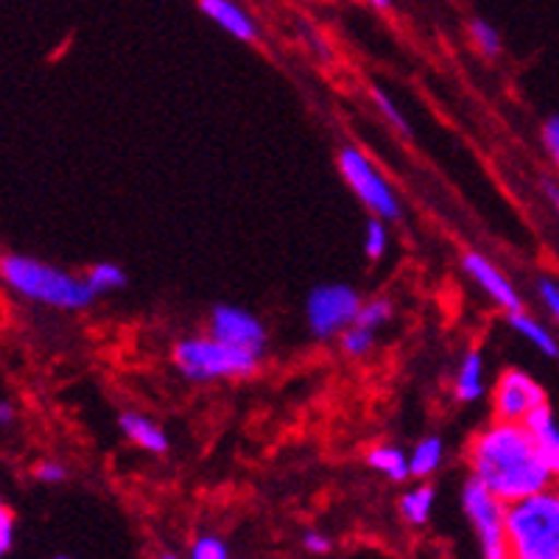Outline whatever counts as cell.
Here are the masks:
<instances>
[{
  "label": "cell",
  "instance_id": "52a82bcc",
  "mask_svg": "<svg viewBox=\"0 0 559 559\" xmlns=\"http://www.w3.org/2000/svg\"><path fill=\"white\" fill-rule=\"evenodd\" d=\"M361 294L347 283H322L311 288L306 299V324L317 342L342 336L349 324H356L361 311Z\"/></svg>",
  "mask_w": 559,
  "mask_h": 559
},
{
  "label": "cell",
  "instance_id": "7402d4cb",
  "mask_svg": "<svg viewBox=\"0 0 559 559\" xmlns=\"http://www.w3.org/2000/svg\"><path fill=\"white\" fill-rule=\"evenodd\" d=\"M386 249H389L386 222L378 216H369L367 229H364V252H367L369 261H383Z\"/></svg>",
  "mask_w": 559,
  "mask_h": 559
},
{
  "label": "cell",
  "instance_id": "f1b7e54d",
  "mask_svg": "<svg viewBox=\"0 0 559 559\" xmlns=\"http://www.w3.org/2000/svg\"><path fill=\"white\" fill-rule=\"evenodd\" d=\"M34 476H37V481L43 484H62L64 478H68V467L59 462H39Z\"/></svg>",
  "mask_w": 559,
  "mask_h": 559
},
{
  "label": "cell",
  "instance_id": "ba28073f",
  "mask_svg": "<svg viewBox=\"0 0 559 559\" xmlns=\"http://www.w3.org/2000/svg\"><path fill=\"white\" fill-rule=\"evenodd\" d=\"M543 403H548L546 389L518 367L501 372L496 389H492V412H496L492 417L503 419V423H526L528 414L540 408Z\"/></svg>",
  "mask_w": 559,
  "mask_h": 559
},
{
  "label": "cell",
  "instance_id": "d590c367",
  "mask_svg": "<svg viewBox=\"0 0 559 559\" xmlns=\"http://www.w3.org/2000/svg\"><path fill=\"white\" fill-rule=\"evenodd\" d=\"M53 559H70V557H62V554H59V557H53Z\"/></svg>",
  "mask_w": 559,
  "mask_h": 559
},
{
  "label": "cell",
  "instance_id": "484cf974",
  "mask_svg": "<svg viewBox=\"0 0 559 559\" xmlns=\"http://www.w3.org/2000/svg\"><path fill=\"white\" fill-rule=\"evenodd\" d=\"M302 548L308 554H313V557H328L333 551V540L324 532H319V528H308L302 534Z\"/></svg>",
  "mask_w": 559,
  "mask_h": 559
},
{
  "label": "cell",
  "instance_id": "1f68e13d",
  "mask_svg": "<svg viewBox=\"0 0 559 559\" xmlns=\"http://www.w3.org/2000/svg\"><path fill=\"white\" fill-rule=\"evenodd\" d=\"M543 191H546L548 202L554 204V210H557V216H559V185L551 182V179H543Z\"/></svg>",
  "mask_w": 559,
  "mask_h": 559
},
{
  "label": "cell",
  "instance_id": "e575fe53",
  "mask_svg": "<svg viewBox=\"0 0 559 559\" xmlns=\"http://www.w3.org/2000/svg\"><path fill=\"white\" fill-rule=\"evenodd\" d=\"M3 515H9V509H7V503L0 501V518H3Z\"/></svg>",
  "mask_w": 559,
  "mask_h": 559
},
{
  "label": "cell",
  "instance_id": "4316f807",
  "mask_svg": "<svg viewBox=\"0 0 559 559\" xmlns=\"http://www.w3.org/2000/svg\"><path fill=\"white\" fill-rule=\"evenodd\" d=\"M537 294H540V299L546 302L548 313L554 317V322L559 324V283L554 277H540V283H537Z\"/></svg>",
  "mask_w": 559,
  "mask_h": 559
},
{
  "label": "cell",
  "instance_id": "4fadbf2b",
  "mask_svg": "<svg viewBox=\"0 0 559 559\" xmlns=\"http://www.w3.org/2000/svg\"><path fill=\"white\" fill-rule=\"evenodd\" d=\"M118 428H121V433L129 442H134V445L143 448L146 453H154V456H166L168 448H171L168 433L154 419H148L146 414L121 412L118 414Z\"/></svg>",
  "mask_w": 559,
  "mask_h": 559
},
{
  "label": "cell",
  "instance_id": "44dd1931",
  "mask_svg": "<svg viewBox=\"0 0 559 559\" xmlns=\"http://www.w3.org/2000/svg\"><path fill=\"white\" fill-rule=\"evenodd\" d=\"M376 333L372 328H364V324H349L347 331L342 333V349L344 356L349 358H364L372 353V347H376Z\"/></svg>",
  "mask_w": 559,
  "mask_h": 559
},
{
  "label": "cell",
  "instance_id": "2e32d148",
  "mask_svg": "<svg viewBox=\"0 0 559 559\" xmlns=\"http://www.w3.org/2000/svg\"><path fill=\"white\" fill-rule=\"evenodd\" d=\"M509 328H512V331H515L518 336L526 338V342L532 344L534 349H540L543 356L559 358L557 338H554L551 331H548L546 324L537 322V319H534L532 313L512 311V313H509Z\"/></svg>",
  "mask_w": 559,
  "mask_h": 559
},
{
  "label": "cell",
  "instance_id": "e0dca14e",
  "mask_svg": "<svg viewBox=\"0 0 559 559\" xmlns=\"http://www.w3.org/2000/svg\"><path fill=\"white\" fill-rule=\"evenodd\" d=\"M367 464L389 481L401 484L412 478V464H408V453L397 445H376L367 453Z\"/></svg>",
  "mask_w": 559,
  "mask_h": 559
},
{
  "label": "cell",
  "instance_id": "9a60e30c",
  "mask_svg": "<svg viewBox=\"0 0 559 559\" xmlns=\"http://www.w3.org/2000/svg\"><path fill=\"white\" fill-rule=\"evenodd\" d=\"M445 462V442L437 433H428L414 445V451L408 453V464H412V476L417 481H428L433 473L442 467Z\"/></svg>",
  "mask_w": 559,
  "mask_h": 559
},
{
  "label": "cell",
  "instance_id": "ffe728a7",
  "mask_svg": "<svg viewBox=\"0 0 559 559\" xmlns=\"http://www.w3.org/2000/svg\"><path fill=\"white\" fill-rule=\"evenodd\" d=\"M467 34H471V43L476 45V51L487 59H496L501 53L503 43H501V34L498 28L484 17H473L467 23Z\"/></svg>",
  "mask_w": 559,
  "mask_h": 559
},
{
  "label": "cell",
  "instance_id": "8fae6325",
  "mask_svg": "<svg viewBox=\"0 0 559 559\" xmlns=\"http://www.w3.org/2000/svg\"><path fill=\"white\" fill-rule=\"evenodd\" d=\"M199 12L210 23L224 28L229 37L241 39V43H254L258 39V23H254L252 14L238 0H199Z\"/></svg>",
  "mask_w": 559,
  "mask_h": 559
},
{
  "label": "cell",
  "instance_id": "4dcf8cb0",
  "mask_svg": "<svg viewBox=\"0 0 559 559\" xmlns=\"http://www.w3.org/2000/svg\"><path fill=\"white\" fill-rule=\"evenodd\" d=\"M17 419V408H14L12 401H0V426L7 428Z\"/></svg>",
  "mask_w": 559,
  "mask_h": 559
},
{
  "label": "cell",
  "instance_id": "836d02e7",
  "mask_svg": "<svg viewBox=\"0 0 559 559\" xmlns=\"http://www.w3.org/2000/svg\"><path fill=\"white\" fill-rule=\"evenodd\" d=\"M152 559H182V557H179L177 551H168V548H166V551H157V554H154Z\"/></svg>",
  "mask_w": 559,
  "mask_h": 559
},
{
  "label": "cell",
  "instance_id": "cb8c5ba5",
  "mask_svg": "<svg viewBox=\"0 0 559 559\" xmlns=\"http://www.w3.org/2000/svg\"><path fill=\"white\" fill-rule=\"evenodd\" d=\"M188 559H229V548L216 534H199L191 543Z\"/></svg>",
  "mask_w": 559,
  "mask_h": 559
},
{
  "label": "cell",
  "instance_id": "7c38bea8",
  "mask_svg": "<svg viewBox=\"0 0 559 559\" xmlns=\"http://www.w3.org/2000/svg\"><path fill=\"white\" fill-rule=\"evenodd\" d=\"M523 426L528 428V433H532V439H534V445H537V453H540V459L546 462L548 471H551L554 481L559 484V426H557V417H554L551 406H548V403H543L540 408H534Z\"/></svg>",
  "mask_w": 559,
  "mask_h": 559
},
{
  "label": "cell",
  "instance_id": "d6a6232c",
  "mask_svg": "<svg viewBox=\"0 0 559 559\" xmlns=\"http://www.w3.org/2000/svg\"><path fill=\"white\" fill-rule=\"evenodd\" d=\"M369 3H372L378 12H389V9H392V0H369Z\"/></svg>",
  "mask_w": 559,
  "mask_h": 559
},
{
  "label": "cell",
  "instance_id": "3957f363",
  "mask_svg": "<svg viewBox=\"0 0 559 559\" xmlns=\"http://www.w3.org/2000/svg\"><path fill=\"white\" fill-rule=\"evenodd\" d=\"M509 559H559V484L507 509Z\"/></svg>",
  "mask_w": 559,
  "mask_h": 559
},
{
  "label": "cell",
  "instance_id": "9c48e42d",
  "mask_svg": "<svg viewBox=\"0 0 559 559\" xmlns=\"http://www.w3.org/2000/svg\"><path fill=\"white\" fill-rule=\"evenodd\" d=\"M207 331L213 338H218V342L224 344H233V347L252 349V353H258V356L266 353V344H269L266 324L254 317L252 311H247V308L222 302V306H216L213 311H210Z\"/></svg>",
  "mask_w": 559,
  "mask_h": 559
},
{
  "label": "cell",
  "instance_id": "6da1fadb",
  "mask_svg": "<svg viewBox=\"0 0 559 559\" xmlns=\"http://www.w3.org/2000/svg\"><path fill=\"white\" fill-rule=\"evenodd\" d=\"M467 464L471 476L503 503H518L557 484L523 423L492 417V423L471 439Z\"/></svg>",
  "mask_w": 559,
  "mask_h": 559
},
{
  "label": "cell",
  "instance_id": "5bb4252c",
  "mask_svg": "<svg viewBox=\"0 0 559 559\" xmlns=\"http://www.w3.org/2000/svg\"><path fill=\"white\" fill-rule=\"evenodd\" d=\"M453 394L459 403H476L484 397V353L478 347L467 349L459 361Z\"/></svg>",
  "mask_w": 559,
  "mask_h": 559
},
{
  "label": "cell",
  "instance_id": "7a4b0ae2",
  "mask_svg": "<svg viewBox=\"0 0 559 559\" xmlns=\"http://www.w3.org/2000/svg\"><path fill=\"white\" fill-rule=\"evenodd\" d=\"M0 280L20 297L59 311H82L96 302V292L84 277L64 269L43 263L28 254H3L0 258Z\"/></svg>",
  "mask_w": 559,
  "mask_h": 559
},
{
  "label": "cell",
  "instance_id": "d6986e66",
  "mask_svg": "<svg viewBox=\"0 0 559 559\" xmlns=\"http://www.w3.org/2000/svg\"><path fill=\"white\" fill-rule=\"evenodd\" d=\"M84 280H87L90 288L96 292V297H102V294L118 292V288L127 286V272H123L118 263L102 261L96 263V266H90V272L84 274Z\"/></svg>",
  "mask_w": 559,
  "mask_h": 559
},
{
  "label": "cell",
  "instance_id": "f546056e",
  "mask_svg": "<svg viewBox=\"0 0 559 559\" xmlns=\"http://www.w3.org/2000/svg\"><path fill=\"white\" fill-rule=\"evenodd\" d=\"M12 543H14V515L9 512V515L0 518V559L7 557Z\"/></svg>",
  "mask_w": 559,
  "mask_h": 559
},
{
  "label": "cell",
  "instance_id": "5b68a950",
  "mask_svg": "<svg viewBox=\"0 0 559 559\" xmlns=\"http://www.w3.org/2000/svg\"><path fill=\"white\" fill-rule=\"evenodd\" d=\"M462 509L471 521L476 534L481 559H509V537H507V509L501 498L492 496L481 481L467 478L462 487Z\"/></svg>",
  "mask_w": 559,
  "mask_h": 559
},
{
  "label": "cell",
  "instance_id": "603a6c76",
  "mask_svg": "<svg viewBox=\"0 0 559 559\" xmlns=\"http://www.w3.org/2000/svg\"><path fill=\"white\" fill-rule=\"evenodd\" d=\"M394 317V306L389 297H376L369 302H361V311H358L356 322L364 328H372V331H381L383 324Z\"/></svg>",
  "mask_w": 559,
  "mask_h": 559
},
{
  "label": "cell",
  "instance_id": "277c9868",
  "mask_svg": "<svg viewBox=\"0 0 559 559\" xmlns=\"http://www.w3.org/2000/svg\"><path fill=\"white\" fill-rule=\"evenodd\" d=\"M261 358L252 349L233 347L218 338L207 336H191L179 338L174 344V367L182 378L193 383L207 381H241V378H252L261 369Z\"/></svg>",
  "mask_w": 559,
  "mask_h": 559
},
{
  "label": "cell",
  "instance_id": "30bf717a",
  "mask_svg": "<svg viewBox=\"0 0 559 559\" xmlns=\"http://www.w3.org/2000/svg\"><path fill=\"white\" fill-rule=\"evenodd\" d=\"M462 269L467 272V277L496 302V306L503 308V311H523V299L521 294H518V288L512 286V280H509L496 263L489 261V258H484V254L478 252H464Z\"/></svg>",
  "mask_w": 559,
  "mask_h": 559
},
{
  "label": "cell",
  "instance_id": "ac0fdd59",
  "mask_svg": "<svg viewBox=\"0 0 559 559\" xmlns=\"http://www.w3.org/2000/svg\"><path fill=\"white\" fill-rule=\"evenodd\" d=\"M433 503H437V489L431 484H417V487L406 489L401 498V518L412 528H423L431 521Z\"/></svg>",
  "mask_w": 559,
  "mask_h": 559
},
{
  "label": "cell",
  "instance_id": "d4e9b609",
  "mask_svg": "<svg viewBox=\"0 0 559 559\" xmlns=\"http://www.w3.org/2000/svg\"><path fill=\"white\" fill-rule=\"evenodd\" d=\"M369 93H372V102H376V107L381 109V115L389 121V127L397 129V132H401L403 138H412V127H408V121H406V118H403L401 109L394 107L392 98H389L381 87H372V90H369Z\"/></svg>",
  "mask_w": 559,
  "mask_h": 559
},
{
  "label": "cell",
  "instance_id": "83f0119b",
  "mask_svg": "<svg viewBox=\"0 0 559 559\" xmlns=\"http://www.w3.org/2000/svg\"><path fill=\"white\" fill-rule=\"evenodd\" d=\"M543 146L551 154L554 166L559 168V115H551V118L543 123Z\"/></svg>",
  "mask_w": 559,
  "mask_h": 559
},
{
  "label": "cell",
  "instance_id": "8992f818",
  "mask_svg": "<svg viewBox=\"0 0 559 559\" xmlns=\"http://www.w3.org/2000/svg\"><path fill=\"white\" fill-rule=\"evenodd\" d=\"M338 171H342L344 182L349 185V191L356 193L358 202L372 213V216L383 218V222H397L403 216L401 199L392 191V185L386 182L376 163L367 157L358 146H342L338 152Z\"/></svg>",
  "mask_w": 559,
  "mask_h": 559
}]
</instances>
